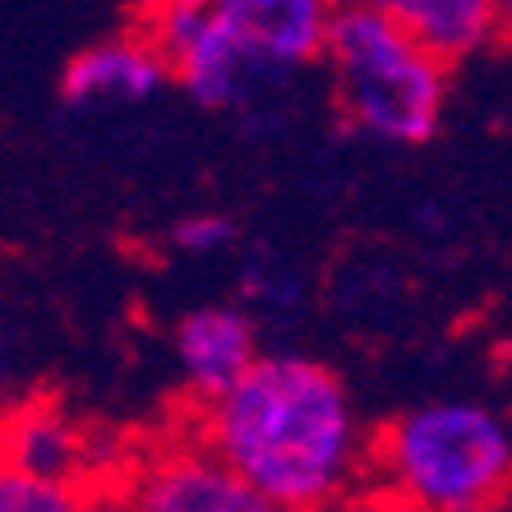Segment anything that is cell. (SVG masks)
<instances>
[{"instance_id": "cell-12", "label": "cell", "mask_w": 512, "mask_h": 512, "mask_svg": "<svg viewBox=\"0 0 512 512\" xmlns=\"http://www.w3.org/2000/svg\"><path fill=\"white\" fill-rule=\"evenodd\" d=\"M319 512H383V508H374V503H365V499H337Z\"/></svg>"}, {"instance_id": "cell-7", "label": "cell", "mask_w": 512, "mask_h": 512, "mask_svg": "<svg viewBox=\"0 0 512 512\" xmlns=\"http://www.w3.org/2000/svg\"><path fill=\"white\" fill-rule=\"evenodd\" d=\"M171 60L148 42V37H111L97 47L79 51L60 74V97L84 107L93 97H125V102H148L162 93L171 79Z\"/></svg>"}, {"instance_id": "cell-11", "label": "cell", "mask_w": 512, "mask_h": 512, "mask_svg": "<svg viewBox=\"0 0 512 512\" xmlns=\"http://www.w3.org/2000/svg\"><path fill=\"white\" fill-rule=\"evenodd\" d=\"M236 240V222L227 213H190L180 217L171 227V245L185 254H213V250H227Z\"/></svg>"}, {"instance_id": "cell-15", "label": "cell", "mask_w": 512, "mask_h": 512, "mask_svg": "<svg viewBox=\"0 0 512 512\" xmlns=\"http://www.w3.org/2000/svg\"><path fill=\"white\" fill-rule=\"evenodd\" d=\"M485 512H508V508H485Z\"/></svg>"}, {"instance_id": "cell-9", "label": "cell", "mask_w": 512, "mask_h": 512, "mask_svg": "<svg viewBox=\"0 0 512 512\" xmlns=\"http://www.w3.org/2000/svg\"><path fill=\"white\" fill-rule=\"evenodd\" d=\"M5 453H10V471H24L37 480H65V485H79V466H84V443L70 429V420L56 416L51 406H28L10 420V439H5Z\"/></svg>"}, {"instance_id": "cell-1", "label": "cell", "mask_w": 512, "mask_h": 512, "mask_svg": "<svg viewBox=\"0 0 512 512\" xmlns=\"http://www.w3.org/2000/svg\"><path fill=\"white\" fill-rule=\"evenodd\" d=\"M199 443L282 512H319L346 499L365 453L346 383L296 351L259 356L222 402H208Z\"/></svg>"}, {"instance_id": "cell-8", "label": "cell", "mask_w": 512, "mask_h": 512, "mask_svg": "<svg viewBox=\"0 0 512 512\" xmlns=\"http://www.w3.org/2000/svg\"><path fill=\"white\" fill-rule=\"evenodd\" d=\"M402 24L439 60H462L503 33L499 0H351Z\"/></svg>"}, {"instance_id": "cell-4", "label": "cell", "mask_w": 512, "mask_h": 512, "mask_svg": "<svg viewBox=\"0 0 512 512\" xmlns=\"http://www.w3.org/2000/svg\"><path fill=\"white\" fill-rule=\"evenodd\" d=\"M337 5L342 0H208V19L254 79L319 60L328 51Z\"/></svg>"}, {"instance_id": "cell-6", "label": "cell", "mask_w": 512, "mask_h": 512, "mask_svg": "<svg viewBox=\"0 0 512 512\" xmlns=\"http://www.w3.org/2000/svg\"><path fill=\"white\" fill-rule=\"evenodd\" d=\"M176 360L203 402H222L259 365V333L236 305H203L176 323Z\"/></svg>"}, {"instance_id": "cell-10", "label": "cell", "mask_w": 512, "mask_h": 512, "mask_svg": "<svg viewBox=\"0 0 512 512\" xmlns=\"http://www.w3.org/2000/svg\"><path fill=\"white\" fill-rule=\"evenodd\" d=\"M0 512H93V508H88V494L79 485L37 480L5 466V476H0Z\"/></svg>"}, {"instance_id": "cell-5", "label": "cell", "mask_w": 512, "mask_h": 512, "mask_svg": "<svg viewBox=\"0 0 512 512\" xmlns=\"http://www.w3.org/2000/svg\"><path fill=\"white\" fill-rule=\"evenodd\" d=\"M125 512H282L208 443L162 448L125 485Z\"/></svg>"}, {"instance_id": "cell-3", "label": "cell", "mask_w": 512, "mask_h": 512, "mask_svg": "<svg viewBox=\"0 0 512 512\" xmlns=\"http://www.w3.org/2000/svg\"><path fill=\"white\" fill-rule=\"evenodd\" d=\"M323 60L333 74L337 107L356 130L406 148L434 139L448 97V60H439L402 24L342 0Z\"/></svg>"}, {"instance_id": "cell-13", "label": "cell", "mask_w": 512, "mask_h": 512, "mask_svg": "<svg viewBox=\"0 0 512 512\" xmlns=\"http://www.w3.org/2000/svg\"><path fill=\"white\" fill-rule=\"evenodd\" d=\"M499 10H503V28L512 33V0H499Z\"/></svg>"}, {"instance_id": "cell-2", "label": "cell", "mask_w": 512, "mask_h": 512, "mask_svg": "<svg viewBox=\"0 0 512 512\" xmlns=\"http://www.w3.org/2000/svg\"><path fill=\"white\" fill-rule=\"evenodd\" d=\"M374 462L406 512H485L512 489V429L480 402H425L383 425Z\"/></svg>"}, {"instance_id": "cell-14", "label": "cell", "mask_w": 512, "mask_h": 512, "mask_svg": "<svg viewBox=\"0 0 512 512\" xmlns=\"http://www.w3.org/2000/svg\"><path fill=\"white\" fill-rule=\"evenodd\" d=\"M93 512H125V508H120V503H107V508H93Z\"/></svg>"}]
</instances>
